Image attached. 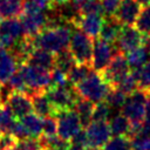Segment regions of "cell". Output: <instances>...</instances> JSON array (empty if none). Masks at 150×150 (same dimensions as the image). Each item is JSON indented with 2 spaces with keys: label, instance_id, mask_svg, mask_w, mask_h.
Masks as SVG:
<instances>
[{
  "label": "cell",
  "instance_id": "6da1fadb",
  "mask_svg": "<svg viewBox=\"0 0 150 150\" xmlns=\"http://www.w3.org/2000/svg\"><path fill=\"white\" fill-rule=\"evenodd\" d=\"M71 27L73 26L70 23H62L57 26L46 27L33 38L35 47L49 50L54 54L68 49L73 33Z\"/></svg>",
  "mask_w": 150,
  "mask_h": 150
},
{
  "label": "cell",
  "instance_id": "7a4b0ae2",
  "mask_svg": "<svg viewBox=\"0 0 150 150\" xmlns=\"http://www.w3.org/2000/svg\"><path fill=\"white\" fill-rule=\"evenodd\" d=\"M74 87L80 97L87 98L94 103L105 100L111 88L103 79L102 74L95 70H91L81 82Z\"/></svg>",
  "mask_w": 150,
  "mask_h": 150
},
{
  "label": "cell",
  "instance_id": "3957f363",
  "mask_svg": "<svg viewBox=\"0 0 150 150\" xmlns=\"http://www.w3.org/2000/svg\"><path fill=\"white\" fill-rule=\"evenodd\" d=\"M68 49L76 63L90 64L93 55V39L89 38L81 29L75 28L71 33Z\"/></svg>",
  "mask_w": 150,
  "mask_h": 150
},
{
  "label": "cell",
  "instance_id": "277c9868",
  "mask_svg": "<svg viewBox=\"0 0 150 150\" xmlns=\"http://www.w3.org/2000/svg\"><path fill=\"white\" fill-rule=\"evenodd\" d=\"M19 67L22 71L29 95L38 91H46L50 86V70L28 63H23Z\"/></svg>",
  "mask_w": 150,
  "mask_h": 150
},
{
  "label": "cell",
  "instance_id": "5b68a950",
  "mask_svg": "<svg viewBox=\"0 0 150 150\" xmlns=\"http://www.w3.org/2000/svg\"><path fill=\"white\" fill-rule=\"evenodd\" d=\"M46 94L56 110V115L61 111L70 110L74 108L75 102L80 97L75 90V87L70 83L66 86L49 87L46 89Z\"/></svg>",
  "mask_w": 150,
  "mask_h": 150
},
{
  "label": "cell",
  "instance_id": "8992f818",
  "mask_svg": "<svg viewBox=\"0 0 150 150\" xmlns=\"http://www.w3.org/2000/svg\"><path fill=\"white\" fill-rule=\"evenodd\" d=\"M130 71H131V69H130V66H129L128 60L125 57V54L117 52L114 54L110 62L101 71V74L103 76V79L107 81V83L111 88H114Z\"/></svg>",
  "mask_w": 150,
  "mask_h": 150
},
{
  "label": "cell",
  "instance_id": "52a82bcc",
  "mask_svg": "<svg viewBox=\"0 0 150 150\" xmlns=\"http://www.w3.org/2000/svg\"><path fill=\"white\" fill-rule=\"evenodd\" d=\"M23 36L20 20L16 18L0 19V47L11 50Z\"/></svg>",
  "mask_w": 150,
  "mask_h": 150
},
{
  "label": "cell",
  "instance_id": "ba28073f",
  "mask_svg": "<svg viewBox=\"0 0 150 150\" xmlns=\"http://www.w3.org/2000/svg\"><path fill=\"white\" fill-rule=\"evenodd\" d=\"M145 42V35H143L134 26H122L121 32L116 42L114 43L117 52L128 53L139 46H143Z\"/></svg>",
  "mask_w": 150,
  "mask_h": 150
},
{
  "label": "cell",
  "instance_id": "9c48e42d",
  "mask_svg": "<svg viewBox=\"0 0 150 150\" xmlns=\"http://www.w3.org/2000/svg\"><path fill=\"white\" fill-rule=\"evenodd\" d=\"M117 49L114 45L102 40L95 39L93 41V55H91V68L95 71L101 73L110 62Z\"/></svg>",
  "mask_w": 150,
  "mask_h": 150
},
{
  "label": "cell",
  "instance_id": "30bf717a",
  "mask_svg": "<svg viewBox=\"0 0 150 150\" xmlns=\"http://www.w3.org/2000/svg\"><path fill=\"white\" fill-rule=\"evenodd\" d=\"M5 104L11 109L16 118H21L33 111L32 97L26 91L11 90L6 97Z\"/></svg>",
  "mask_w": 150,
  "mask_h": 150
},
{
  "label": "cell",
  "instance_id": "8fae6325",
  "mask_svg": "<svg viewBox=\"0 0 150 150\" xmlns=\"http://www.w3.org/2000/svg\"><path fill=\"white\" fill-rule=\"evenodd\" d=\"M55 117L57 118V135L60 138L69 142L70 138L81 130V121L74 110L61 111Z\"/></svg>",
  "mask_w": 150,
  "mask_h": 150
},
{
  "label": "cell",
  "instance_id": "7c38bea8",
  "mask_svg": "<svg viewBox=\"0 0 150 150\" xmlns=\"http://www.w3.org/2000/svg\"><path fill=\"white\" fill-rule=\"evenodd\" d=\"M86 134L88 138V148L97 149L103 148V145L110 139L111 130L109 127V122H96L91 121L86 127Z\"/></svg>",
  "mask_w": 150,
  "mask_h": 150
},
{
  "label": "cell",
  "instance_id": "4fadbf2b",
  "mask_svg": "<svg viewBox=\"0 0 150 150\" xmlns=\"http://www.w3.org/2000/svg\"><path fill=\"white\" fill-rule=\"evenodd\" d=\"M104 16L102 14H77L70 22L74 28L81 29L93 40L97 39L101 32Z\"/></svg>",
  "mask_w": 150,
  "mask_h": 150
},
{
  "label": "cell",
  "instance_id": "5bb4252c",
  "mask_svg": "<svg viewBox=\"0 0 150 150\" xmlns=\"http://www.w3.org/2000/svg\"><path fill=\"white\" fill-rule=\"evenodd\" d=\"M49 16L45 12H23L20 15L23 35L35 36L48 26Z\"/></svg>",
  "mask_w": 150,
  "mask_h": 150
},
{
  "label": "cell",
  "instance_id": "9a60e30c",
  "mask_svg": "<svg viewBox=\"0 0 150 150\" xmlns=\"http://www.w3.org/2000/svg\"><path fill=\"white\" fill-rule=\"evenodd\" d=\"M141 5L136 0H121L115 18L123 26H134L139 14Z\"/></svg>",
  "mask_w": 150,
  "mask_h": 150
},
{
  "label": "cell",
  "instance_id": "2e32d148",
  "mask_svg": "<svg viewBox=\"0 0 150 150\" xmlns=\"http://www.w3.org/2000/svg\"><path fill=\"white\" fill-rule=\"evenodd\" d=\"M32 97V103H33V111L41 116V117H47V116H56V110L53 107L52 102L49 101L46 91H38L30 95Z\"/></svg>",
  "mask_w": 150,
  "mask_h": 150
},
{
  "label": "cell",
  "instance_id": "e0dca14e",
  "mask_svg": "<svg viewBox=\"0 0 150 150\" xmlns=\"http://www.w3.org/2000/svg\"><path fill=\"white\" fill-rule=\"evenodd\" d=\"M18 62L14 55L5 48H0V84L8 81L12 74L18 69Z\"/></svg>",
  "mask_w": 150,
  "mask_h": 150
},
{
  "label": "cell",
  "instance_id": "ac0fdd59",
  "mask_svg": "<svg viewBox=\"0 0 150 150\" xmlns=\"http://www.w3.org/2000/svg\"><path fill=\"white\" fill-rule=\"evenodd\" d=\"M26 63L52 70L55 64V54L42 48H35L29 54Z\"/></svg>",
  "mask_w": 150,
  "mask_h": 150
},
{
  "label": "cell",
  "instance_id": "d6986e66",
  "mask_svg": "<svg viewBox=\"0 0 150 150\" xmlns=\"http://www.w3.org/2000/svg\"><path fill=\"white\" fill-rule=\"evenodd\" d=\"M122 23L115 16H104L103 23L100 32V39L114 45L118 38V34L122 28Z\"/></svg>",
  "mask_w": 150,
  "mask_h": 150
},
{
  "label": "cell",
  "instance_id": "ffe728a7",
  "mask_svg": "<svg viewBox=\"0 0 150 150\" xmlns=\"http://www.w3.org/2000/svg\"><path fill=\"white\" fill-rule=\"evenodd\" d=\"M74 111L77 114L82 127H87L90 122H91V116H93V110H94V102L83 98V97H79L77 101L74 104Z\"/></svg>",
  "mask_w": 150,
  "mask_h": 150
},
{
  "label": "cell",
  "instance_id": "44dd1931",
  "mask_svg": "<svg viewBox=\"0 0 150 150\" xmlns=\"http://www.w3.org/2000/svg\"><path fill=\"white\" fill-rule=\"evenodd\" d=\"M23 13V0H0V19L18 18Z\"/></svg>",
  "mask_w": 150,
  "mask_h": 150
},
{
  "label": "cell",
  "instance_id": "7402d4cb",
  "mask_svg": "<svg viewBox=\"0 0 150 150\" xmlns=\"http://www.w3.org/2000/svg\"><path fill=\"white\" fill-rule=\"evenodd\" d=\"M125 57L128 60L130 69H138L149 61V50L145 45H143L125 53Z\"/></svg>",
  "mask_w": 150,
  "mask_h": 150
},
{
  "label": "cell",
  "instance_id": "603a6c76",
  "mask_svg": "<svg viewBox=\"0 0 150 150\" xmlns=\"http://www.w3.org/2000/svg\"><path fill=\"white\" fill-rule=\"evenodd\" d=\"M19 120L25 125L30 137H40L42 132V117L41 116L30 112Z\"/></svg>",
  "mask_w": 150,
  "mask_h": 150
},
{
  "label": "cell",
  "instance_id": "cb8c5ba5",
  "mask_svg": "<svg viewBox=\"0 0 150 150\" xmlns=\"http://www.w3.org/2000/svg\"><path fill=\"white\" fill-rule=\"evenodd\" d=\"M109 127L114 136H128L130 130V121L123 114H120L109 121Z\"/></svg>",
  "mask_w": 150,
  "mask_h": 150
},
{
  "label": "cell",
  "instance_id": "d4e9b609",
  "mask_svg": "<svg viewBox=\"0 0 150 150\" xmlns=\"http://www.w3.org/2000/svg\"><path fill=\"white\" fill-rule=\"evenodd\" d=\"M75 64H76V61L74 60L69 49H64L59 53H55V64H54L55 68H59L60 70L68 74Z\"/></svg>",
  "mask_w": 150,
  "mask_h": 150
},
{
  "label": "cell",
  "instance_id": "484cf974",
  "mask_svg": "<svg viewBox=\"0 0 150 150\" xmlns=\"http://www.w3.org/2000/svg\"><path fill=\"white\" fill-rule=\"evenodd\" d=\"M93 70L90 64H82V63H76L70 71L68 73V82L71 86H76L79 82H81L90 71Z\"/></svg>",
  "mask_w": 150,
  "mask_h": 150
},
{
  "label": "cell",
  "instance_id": "4316f807",
  "mask_svg": "<svg viewBox=\"0 0 150 150\" xmlns=\"http://www.w3.org/2000/svg\"><path fill=\"white\" fill-rule=\"evenodd\" d=\"M134 26L143 35H145V36L150 35V4L145 5L143 8H141L139 14H138Z\"/></svg>",
  "mask_w": 150,
  "mask_h": 150
},
{
  "label": "cell",
  "instance_id": "83f0119b",
  "mask_svg": "<svg viewBox=\"0 0 150 150\" xmlns=\"http://www.w3.org/2000/svg\"><path fill=\"white\" fill-rule=\"evenodd\" d=\"M131 141L128 136H114L103 145V150H131Z\"/></svg>",
  "mask_w": 150,
  "mask_h": 150
},
{
  "label": "cell",
  "instance_id": "f1b7e54d",
  "mask_svg": "<svg viewBox=\"0 0 150 150\" xmlns=\"http://www.w3.org/2000/svg\"><path fill=\"white\" fill-rule=\"evenodd\" d=\"M14 123H15V116L13 115L11 109L6 104H4L0 108V134L11 132Z\"/></svg>",
  "mask_w": 150,
  "mask_h": 150
},
{
  "label": "cell",
  "instance_id": "f546056e",
  "mask_svg": "<svg viewBox=\"0 0 150 150\" xmlns=\"http://www.w3.org/2000/svg\"><path fill=\"white\" fill-rule=\"evenodd\" d=\"M53 7L52 0H23V12H46Z\"/></svg>",
  "mask_w": 150,
  "mask_h": 150
},
{
  "label": "cell",
  "instance_id": "4dcf8cb0",
  "mask_svg": "<svg viewBox=\"0 0 150 150\" xmlns=\"http://www.w3.org/2000/svg\"><path fill=\"white\" fill-rule=\"evenodd\" d=\"M4 84H6L11 90H20V91L28 93V88L26 86V82H25V79H23L20 67H18V69L12 74V76L8 79V81Z\"/></svg>",
  "mask_w": 150,
  "mask_h": 150
},
{
  "label": "cell",
  "instance_id": "1f68e13d",
  "mask_svg": "<svg viewBox=\"0 0 150 150\" xmlns=\"http://www.w3.org/2000/svg\"><path fill=\"white\" fill-rule=\"evenodd\" d=\"M110 108L111 107L108 104V102L105 100H103L101 102H97L96 105H94L91 121L107 122L109 120V116H110Z\"/></svg>",
  "mask_w": 150,
  "mask_h": 150
},
{
  "label": "cell",
  "instance_id": "d6a6232c",
  "mask_svg": "<svg viewBox=\"0 0 150 150\" xmlns=\"http://www.w3.org/2000/svg\"><path fill=\"white\" fill-rule=\"evenodd\" d=\"M114 88H117L118 90H121L122 93H124L127 96L132 94L136 89H138V82L137 80L135 79V76L129 73L124 79H122Z\"/></svg>",
  "mask_w": 150,
  "mask_h": 150
},
{
  "label": "cell",
  "instance_id": "836d02e7",
  "mask_svg": "<svg viewBox=\"0 0 150 150\" xmlns=\"http://www.w3.org/2000/svg\"><path fill=\"white\" fill-rule=\"evenodd\" d=\"M131 146L135 150H150V134L144 129L137 135L130 137Z\"/></svg>",
  "mask_w": 150,
  "mask_h": 150
},
{
  "label": "cell",
  "instance_id": "e575fe53",
  "mask_svg": "<svg viewBox=\"0 0 150 150\" xmlns=\"http://www.w3.org/2000/svg\"><path fill=\"white\" fill-rule=\"evenodd\" d=\"M127 97L128 96L124 93H122L121 90H118L117 88H110V90L105 97V101L108 102V104L111 108H122L127 101Z\"/></svg>",
  "mask_w": 150,
  "mask_h": 150
},
{
  "label": "cell",
  "instance_id": "d590c367",
  "mask_svg": "<svg viewBox=\"0 0 150 150\" xmlns=\"http://www.w3.org/2000/svg\"><path fill=\"white\" fill-rule=\"evenodd\" d=\"M79 13L80 14H102L103 15L101 0H87L86 2H83L80 6Z\"/></svg>",
  "mask_w": 150,
  "mask_h": 150
},
{
  "label": "cell",
  "instance_id": "8d00e7d4",
  "mask_svg": "<svg viewBox=\"0 0 150 150\" xmlns=\"http://www.w3.org/2000/svg\"><path fill=\"white\" fill-rule=\"evenodd\" d=\"M42 132L45 136L57 135V118L55 116L42 117Z\"/></svg>",
  "mask_w": 150,
  "mask_h": 150
},
{
  "label": "cell",
  "instance_id": "74e56055",
  "mask_svg": "<svg viewBox=\"0 0 150 150\" xmlns=\"http://www.w3.org/2000/svg\"><path fill=\"white\" fill-rule=\"evenodd\" d=\"M68 74L60 70L59 68H53L50 70V86L49 87H57V86H66L68 84ZM48 87V88H49Z\"/></svg>",
  "mask_w": 150,
  "mask_h": 150
},
{
  "label": "cell",
  "instance_id": "f35d334b",
  "mask_svg": "<svg viewBox=\"0 0 150 150\" xmlns=\"http://www.w3.org/2000/svg\"><path fill=\"white\" fill-rule=\"evenodd\" d=\"M19 138H16L12 132H1L0 134V150H12L16 144Z\"/></svg>",
  "mask_w": 150,
  "mask_h": 150
},
{
  "label": "cell",
  "instance_id": "ab89813d",
  "mask_svg": "<svg viewBox=\"0 0 150 150\" xmlns=\"http://www.w3.org/2000/svg\"><path fill=\"white\" fill-rule=\"evenodd\" d=\"M120 2H121V0H101L103 15L104 16H114L120 6Z\"/></svg>",
  "mask_w": 150,
  "mask_h": 150
},
{
  "label": "cell",
  "instance_id": "60d3db41",
  "mask_svg": "<svg viewBox=\"0 0 150 150\" xmlns=\"http://www.w3.org/2000/svg\"><path fill=\"white\" fill-rule=\"evenodd\" d=\"M70 144L73 145H80V146H86L88 148V138H87V134L86 130H79L69 141ZM89 149V148H88Z\"/></svg>",
  "mask_w": 150,
  "mask_h": 150
},
{
  "label": "cell",
  "instance_id": "b9f144b4",
  "mask_svg": "<svg viewBox=\"0 0 150 150\" xmlns=\"http://www.w3.org/2000/svg\"><path fill=\"white\" fill-rule=\"evenodd\" d=\"M69 145H70V143H69L68 141H62L60 144H57V145L50 148L49 150H68Z\"/></svg>",
  "mask_w": 150,
  "mask_h": 150
},
{
  "label": "cell",
  "instance_id": "7bdbcfd3",
  "mask_svg": "<svg viewBox=\"0 0 150 150\" xmlns=\"http://www.w3.org/2000/svg\"><path fill=\"white\" fill-rule=\"evenodd\" d=\"M68 150H88V148H86V146H80V145H73V144H70V145H69V148H68Z\"/></svg>",
  "mask_w": 150,
  "mask_h": 150
},
{
  "label": "cell",
  "instance_id": "ee69618b",
  "mask_svg": "<svg viewBox=\"0 0 150 150\" xmlns=\"http://www.w3.org/2000/svg\"><path fill=\"white\" fill-rule=\"evenodd\" d=\"M5 104V98H4V95H2V90H1V84H0V108Z\"/></svg>",
  "mask_w": 150,
  "mask_h": 150
},
{
  "label": "cell",
  "instance_id": "f6af8a7d",
  "mask_svg": "<svg viewBox=\"0 0 150 150\" xmlns=\"http://www.w3.org/2000/svg\"><path fill=\"white\" fill-rule=\"evenodd\" d=\"M145 47L148 48V50L150 52V35L149 36H145V42H144Z\"/></svg>",
  "mask_w": 150,
  "mask_h": 150
},
{
  "label": "cell",
  "instance_id": "bcb514c9",
  "mask_svg": "<svg viewBox=\"0 0 150 150\" xmlns=\"http://www.w3.org/2000/svg\"><path fill=\"white\" fill-rule=\"evenodd\" d=\"M139 5H142V6H145V5H149L150 4V0H136Z\"/></svg>",
  "mask_w": 150,
  "mask_h": 150
},
{
  "label": "cell",
  "instance_id": "7dc6e473",
  "mask_svg": "<svg viewBox=\"0 0 150 150\" xmlns=\"http://www.w3.org/2000/svg\"><path fill=\"white\" fill-rule=\"evenodd\" d=\"M91 150H103V149H101V148H97V149H91Z\"/></svg>",
  "mask_w": 150,
  "mask_h": 150
}]
</instances>
